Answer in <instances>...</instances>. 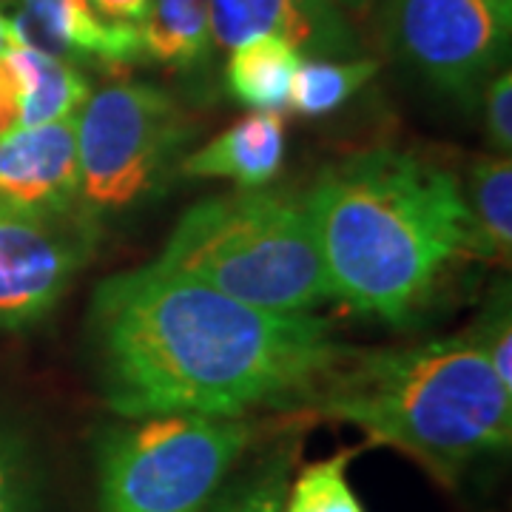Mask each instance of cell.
<instances>
[{
    "instance_id": "1",
    "label": "cell",
    "mask_w": 512,
    "mask_h": 512,
    "mask_svg": "<svg viewBox=\"0 0 512 512\" xmlns=\"http://www.w3.org/2000/svg\"><path fill=\"white\" fill-rule=\"evenodd\" d=\"M89 330L106 404L123 419L302 407L353 350L316 313L259 311L154 262L97 285Z\"/></svg>"
},
{
    "instance_id": "2",
    "label": "cell",
    "mask_w": 512,
    "mask_h": 512,
    "mask_svg": "<svg viewBox=\"0 0 512 512\" xmlns=\"http://www.w3.org/2000/svg\"><path fill=\"white\" fill-rule=\"evenodd\" d=\"M330 299L390 325L410 322L444 274L484 248L450 171L399 148L328 165L305 191Z\"/></svg>"
},
{
    "instance_id": "3",
    "label": "cell",
    "mask_w": 512,
    "mask_h": 512,
    "mask_svg": "<svg viewBox=\"0 0 512 512\" xmlns=\"http://www.w3.org/2000/svg\"><path fill=\"white\" fill-rule=\"evenodd\" d=\"M302 407L359 427L367 444L399 450L444 484L512 439V390L498 382L473 330L413 348H353Z\"/></svg>"
},
{
    "instance_id": "4",
    "label": "cell",
    "mask_w": 512,
    "mask_h": 512,
    "mask_svg": "<svg viewBox=\"0 0 512 512\" xmlns=\"http://www.w3.org/2000/svg\"><path fill=\"white\" fill-rule=\"evenodd\" d=\"M157 268L271 313H313L330 299L305 191L242 188L191 205Z\"/></svg>"
},
{
    "instance_id": "5",
    "label": "cell",
    "mask_w": 512,
    "mask_h": 512,
    "mask_svg": "<svg viewBox=\"0 0 512 512\" xmlns=\"http://www.w3.org/2000/svg\"><path fill=\"white\" fill-rule=\"evenodd\" d=\"M254 439L248 419L148 416L100 441V512H205Z\"/></svg>"
},
{
    "instance_id": "6",
    "label": "cell",
    "mask_w": 512,
    "mask_h": 512,
    "mask_svg": "<svg viewBox=\"0 0 512 512\" xmlns=\"http://www.w3.org/2000/svg\"><path fill=\"white\" fill-rule=\"evenodd\" d=\"M191 137L180 103L148 83H111L77 111L80 194L92 208H126L160 185Z\"/></svg>"
},
{
    "instance_id": "7",
    "label": "cell",
    "mask_w": 512,
    "mask_h": 512,
    "mask_svg": "<svg viewBox=\"0 0 512 512\" xmlns=\"http://www.w3.org/2000/svg\"><path fill=\"white\" fill-rule=\"evenodd\" d=\"M100 222L89 202L63 211L0 205V330L40 322L92 262Z\"/></svg>"
},
{
    "instance_id": "8",
    "label": "cell",
    "mask_w": 512,
    "mask_h": 512,
    "mask_svg": "<svg viewBox=\"0 0 512 512\" xmlns=\"http://www.w3.org/2000/svg\"><path fill=\"white\" fill-rule=\"evenodd\" d=\"M384 35L439 92L473 97L510 43V20L490 0H384Z\"/></svg>"
},
{
    "instance_id": "9",
    "label": "cell",
    "mask_w": 512,
    "mask_h": 512,
    "mask_svg": "<svg viewBox=\"0 0 512 512\" xmlns=\"http://www.w3.org/2000/svg\"><path fill=\"white\" fill-rule=\"evenodd\" d=\"M288 40L308 60L356 55L359 40L333 0H211V37L234 49L251 37Z\"/></svg>"
},
{
    "instance_id": "10",
    "label": "cell",
    "mask_w": 512,
    "mask_h": 512,
    "mask_svg": "<svg viewBox=\"0 0 512 512\" xmlns=\"http://www.w3.org/2000/svg\"><path fill=\"white\" fill-rule=\"evenodd\" d=\"M83 200L77 163V117L20 126L0 140V205L63 211Z\"/></svg>"
},
{
    "instance_id": "11",
    "label": "cell",
    "mask_w": 512,
    "mask_h": 512,
    "mask_svg": "<svg viewBox=\"0 0 512 512\" xmlns=\"http://www.w3.org/2000/svg\"><path fill=\"white\" fill-rule=\"evenodd\" d=\"M9 29L12 40L69 63L94 60L120 72L146 57L140 26L103 18L92 0H20Z\"/></svg>"
},
{
    "instance_id": "12",
    "label": "cell",
    "mask_w": 512,
    "mask_h": 512,
    "mask_svg": "<svg viewBox=\"0 0 512 512\" xmlns=\"http://www.w3.org/2000/svg\"><path fill=\"white\" fill-rule=\"evenodd\" d=\"M285 160V120L279 111H254L188 154L183 171L200 180H231L242 188L271 183Z\"/></svg>"
},
{
    "instance_id": "13",
    "label": "cell",
    "mask_w": 512,
    "mask_h": 512,
    "mask_svg": "<svg viewBox=\"0 0 512 512\" xmlns=\"http://www.w3.org/2000/svg\"><path fill=\"white\" fill-rule=\"evenodd\" d=\"M6 57L20 80V126H43L77 117L92 94L86 77L69 60L46 55L18 40H12Z\"/></svg>"
},
{
    "instance_id": "14",
    "label": "cell",
    "mask_w": 512,
    "mask_h": 512,
    "mask_svg": "<svg viewBox=\"0 0 512 512\" xmlns=\"http://www.w3.org/2000/svg\"><path fill=\"white\" fill-rule=\"evenodd\" d=\"M225 69L231 97L254 111H282L291 100L293 74L305 57L288 40L274 35L251 37L231 49Z\"/></svg>"
},
{
    "instance_id": "15",
    "label": "cell",
    "mask_w": 512,
    "mask_h": 512,
    "mask_svg": "<svg viewBox=\"0 0 512 512\" xmlns=\"http://www.w3.org/2000/svg\"><path fill=\"white\" fill-rule=\"evenodd\" d=\"M146 55L171 69H194L211 52V0H151L140 23Z\"/></svg>"
},
{
    "instance_id": "16",
    "label": "cell",
    "mask_w": 512,
    "mask_h": 512,
    "mask_svg": "<svg viewBox=\"0 0 512 512\" xmlns=\"http://www.w3.org/2000/svg\"><path fill=\"white\" fill-rule=\"evenodd\" d=\"M464 200L476 225L484 256L507 262L512 248V163L510 157H478L467 171Z\"/></svg>"
},
{
    "instance_id": "17",
    "label": "cell",
    "mask_w": 512,
    "mask_h": 512,
    "mask_svg": "<svg viewBox=\"0 0 512 512\" xmlns=\"http://www.w3.org/2000/svg\"><path fill=\"white\" fill-rule=\"evenodd\" d=\"M379 72V60H302L293 74L288 106L305 117H325L342 109Z\"/></svg>"
},
{
    "instance_id": "18",
    "label": "cell",
    "mask_w": 512,
    "mask_h": 512,
    "mask_svg": "<svg viewBox=\"0 0 512 512\" xmlns=\"http://www.w3.org/2000/svg\"><path fill=\"white\" fill-rule=\"evenodd\" d=\"M356 450H339L330 458L302 467L285 495L282 512H365L348 481Z\"/></svg>"
},
{
    "instance_id": "19",
    "label": "cell",
    "mask_w": 512,
    "mask_h": 512,
    "mask_svg": "<svg viewBox=\"0 0 512 512\" xmlns=\"http://www.w3.org/2000/svg\"><path fill=\"white\" fill-rule=\"evenodd\" d=\"M40 470L32 447L15 427L0 421V512H40Z\"/></svg>"
},
{
    "instance_id": "20",
    "label": "cell",
    "mask_w": 512,
    "mask_h": 512,
    "mask_svg": "<svg viewBox=\"0 0 512 512\" xmlns=\"http://www.w3.org/2000/svg\"><path fill=\"white\" fill-rule=\"evenodd\" d=\"M293 453L282 450L262 461L254 473L239 478L237 484L222 495L214 512H282L285 495L291 487Z\"/></svg>"
},
{
    "instance_id": "21",
    "label": "cell",
    "mask_w": 512,
    "mask_h": 512,
    "mask_svg": "<svg viewBox=\"0 0 512 512\" xmlns=\"http://www.w3.org/2000/svg\"><path fill=\"white\" fill-rule=\"evenodd\" d=\"M473 336L484 350L490 367L495 370L498 382L512 390V311L507 288L493 293L487 311L478 319V328L473 330Z\"/></svg>"
},
{
    "instance_id": "22",
    "label": "cell",
    "mask_w": 512,
    "mask_h": 512,
    "mask_svg": "<svg viewBox=\"0 0 512 512\" xmlns=\"http://www.w3.org/2000/svg\"><path fill=\"white\" fill-rule=\"evenodd\" d=\"M484 120L495 154L510 157L512 151V77L510 72L495 74L484 94Z\"/></svg>"
},
{
    "instance_id": "23",
    "label": "cell",
    "mask_w": 512,
    "mask_h": 512,
    "mask_svg": "<svg viewBox=\"0 0 512 512\" xmlns=\"http://www.w3.org/2000/svg\"><path fill=\"white\" fill-rule=\"evenodd\" d=\"M20 128V80L9 57H0V140Z\"/></svg>"
},
{
    "instance_id": "24",
    "label": "cell",
    "mask_w": 512,
    "mask_h": 512,
    "mask_svg": "<svg viewBox=\"0 0 512 512\" xmlns=\"http://www.w3.org/2000/svg\"><path fill=\"white\" fill-rule=\"evenodd\" d=\"M151 0H92V6L109 20H123V23H143L148 15Z\"/></svg>"
},
{
    "instance_id": "25",
    "label": "cell",
    "mask_w": 512,
    "mask_h": 512,
    "mask_svg": "<svg viewBox=\"0 0 512 512\" xmlns=\"http://www.w3.org/2000/svg\"><path fill=\"white\" fill-rule=\"evenodd\" d=\"M9 46H12V29H9V18L0 12V57L9 52Z\"/></svg>"
},
{
    "instance_id": "26",
    "label": "cell",
    "mask_w": 512,
    "mask_h": 512,
    "mask_svg": "<svg viewBox=\"0 0 512 512\" xmlns=\"http://www.w3.org/2000/svg\"><path fill=\"white\" fill-rule=\"evenodd\" d=\"M339 9H350V12H359V9H365L370 6V0H333Z\"/></svg>"
},
{
    "instance_id": "27",
    "label": "cell",
    "mask_w": 512,
    "mask_h": 512,
    "mask_svg": "<svg viewBox=\"0 0 512 512\" xmlns=\"http://www.w3.org/2000/svg\"><path fill=\"white\" fill-rule=\"evenodd\" d=\"M490 3H493L498 15H504L507 20H512V0H490Z\"/></svg>"
}]
</instances>
